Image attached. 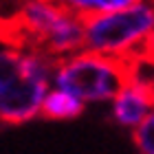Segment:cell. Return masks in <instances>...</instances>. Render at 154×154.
<instances>
[{
	"instance_id": "cell-1",
	"label": "cell",
	"mask_w": 154,
	"mask_h": 154,
	"mask_svg": "<svg viewBox=\"0 0 154 154\" xmlns=\"http://www.w3.org/2000/svg\"><path fill=\"white\" fill-rule=\"evenodd\" d=\"M0 42L33 46L62 60L84 48V20L57 0H20L16 16L0 31Z\"/></svg>"
},
{
	"instance_id": "cell-8",
	"label": "cell",
	"mask_w": 154,
	"mask_h": 154,
	"mask_svg": "<svg viewBox=\"0 0 154 154\" xmlns=\"http://www.w3.org/2000/svg\"><path fill=\"white\" fill-rule=\"evenodd\" d=\"M20 57H22V46L0 42V90L20 75Z\"/></svg>"
},
{
	"instance_id": "cell-2",
	"label": "cell",
	"mask_w": 154,
	"mask_h": 154,
	"mask_svg": "<svg viewBox=\"0 0 154 154\" xmlns=\"http://www.w3.org/2000/svg\"><path fill=\"white\" fill-rule=\"evenodd\" d=\"M134 62L117 60L90 51H77L55 62L51 86L77 97L84 106L110 103L119 88L132 77Z\"/></svg>"
},
{
	"instance_id": "cell-7",
	"label": "cell",
	"mask_w": 154,
	"mask_h": 154,
	"mask_svg": "<svg viewBox=\"0 0 154 154\" xmlns=\"http://www.w3.org/2000/svg\"><path fill=\"white\" fill-rule=\"evenodd\" d=\"M66 11L79 16L82 20H86L90 16H99V13H110L119 11L125 7L139 2V0H57Z\"/></svg>"
},
{
	"instance_id": "cell-9",
	"label": "cell",
	"mask_w": 154,
	"mask_h": 154,
	"mask_svg": "<svg viewBox=\"0 0 154 154\" xmlns=\"http://www.w3.org/2000/svg\"><path fill=\"white\" fill-rule=\"evenodd\" d=\"M132 141H134L139 154H154V108L132 130Z\"/></svg>"
},
{
	"instance_id": "cell-3",
	"label": "cell",
	"mask_w": 154,
	"mask_h": 154,
	"mask_svg": "<svg viewBox=\"0 0 154 154\" xmlns=\"http://www.w3.org/2000/svg\"><path fill=\"white\" fill-rule=\"evenodd\" d=\"M154 31V0L84 20V51L134 62Z\"/></svg>"
},
{
	"instance_id": "cell-6",
	"label": "cell",
	"mask_w": 154,
	"mask_h": 154,
	"mask_svg": "<svg viewBox=\"0 0 154 154\" xmlns=\"http://www.w3.org/2000/svg\"><path fill=\"white\" fill-rule=\"evenodd\" d=\"M84 110H86V106H84L77 97L51 86L48 93L44 95V101H42L40 117L51 119V121H73Z\"/></svg>"
},
{
	"instance_id": "cell-10",
	"label": "cell",
	"mask_w": 154,
	"mask_h": 154,
	"mask_svg": "<svg viewBox=\"0 0 154 154\" xmlns=\"http://www.w3.org/2000/svg\"><path fill=\"white\" fill-rule=\"evenodd\" d=\"M139 57H148L150 62H154V31L150 33V38H148V42H145V46H143V51H141Z\"/></svg>"
},
{
	"instance_id": "cell-5",
	"label": "cell",
	"mask_w": 154,
	"mask_h": 154,
	"mask_svg": "<svg viewBox=\"0 0 154 154\" xmlns=\"http://www.w3.org/2000/svg\"><path fill=\"white\" fill-rule=\"evenodd\" d=\"M154 108V82L132 71V77L110 99V117L119 128L134 130Z\"/></svg>"
},
{
	"instance_id": "cell-4",
	"label": "cell",
	"mask_w": 154,
	"mask_h": 154,
	"mask_svg": "<svg viewBox=\"0 0 154 154\" xmlns=\"http://www.w3.org/2000/svg\"><path fill=\"white\" fill-rule=\"evenodd\" d=\"M55 62L57 60L40 48L22 46L20 75L0 90V123L22 125L40 117Z\"/></svg>"
}]
</instances>
